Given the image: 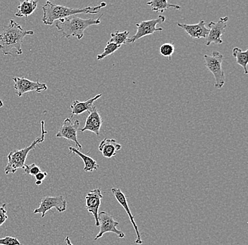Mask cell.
<instances>
[{
	"label": "cell",
	"mask_w": 248,
	"mask_h": 245,
	"mask_svg": "<svg viewBox=\"0 0 248 245\" xmlns=\"http://www.w3.org/2000/svg\"><path fill=\"white\" fill-rule=\"evenodd\" d=\"M47 131L45 129V121L41 122V135L36 138L33 142L29 147H26L23 149L16 150L9 153L7 156V166L4 169V173L6 175L15 174L16 172L19 168H23L26 162V158L31 150H33L37 145L43 142L46 139Z\"/></svg>",
	"instance_id": "obj_4"
},
{
	"label": "cell",
	"mask_w": 248,
	"mask_h": 245,
	"mask_svg": "<svg viewBox=\"0 0 248 245\" xmlns=\"http://www.w3.org/2000/svg\"><path fill=\"white\" fill-rule=\"evenodd\" d=\"M107 4L102 2L98 6L94 7H88L81 9H72L64 6L57 5L51 1H46V4L43 5V22L44 24L51 26L54 24V21L66 17L74 16L78 14H97L101 9L105 7Z\"/></svg>",
	"instance_id": "obj_2"
},
{
	"label": "cell",
	"mask_w": 248,
	"mask_h": 245,
	"mask_svg": "<svg viewBox=\"0 0 248 245\" xmlns=\"http://www.w3.org/2000/svg\"><path fill=\"white\" fill-rule=\"evenodd\" d=\"M69 150L73 154L77 155V156H78L79 157L83 160V163L85 164V172H91H91H93L94 170H98L100 166H99L98 164L97 163V162L93 158L87 156V155L83 154V153L79 151V150L74 148V147H69Z\"/></svg>",
	"instance_id": "obj_19"
},
{
	"label": "cell",
	"mask_w": 248,
	"mask_h": 245,
	"mask_svg": "<svg viewBox=\"0 0 248 245\" xmlns=\"http://www.w3.org/2000/svg\"><path fill=\"white\" fill-rule=\"evenodd\" d=\"M6 205H7V204H4L0 206V226L4 224L8 219L7 211H6L5 209Z\"/></svg>",
	"instance_id": "obj_27"
},
{
	"label": "cell",
	"mask_w": 248,
	"mask_h": 245,
	"mask_svg": "<svg viewBox=\"0 0 248 245\" xmlns=\"http://www.w3.org/2000/svg\"><path fill=\"white\" fill-rule=\"evenodd\" d=\"M128 35H129L128 31L111 33V38H110L108 42L120 46H122V45H126L127 40L128 39Z\"/></svg>",
	"instance_id": "obj_22"
},
{
	"label": "cell",
	"mask_w": 248,
	"mask_h": 245,
	"mask_svg": "<svg viewBox=\"0 0 248 245\" xmlns=\"http://www.w3.org/2000/svg\"><path fill=\"white\" fill-rule=\"evenodd\" d=\"M111 192H112L113 195L114 197L117 200L118 202L120 204V205L124 208L125 212H126L127 215H128L130 221H131V224L133 225V229L136 231V235H137V238L135 240V244L136 245H142L143 243L142 239H141L140 234L139 227H138L137 224L136 223V221L134 219V216L132 214L131 209H130L129 206H128V201H127L126 196L122 192V190L119 188H114L111 189Z\"/></svg>",
	"instance_id": "obj_13"
},
{
	"label": "cell",
	"mask_w": 248,
	"mask_h": 245,
	"mask_svg": "<svg viewBox=\"0 0 248 245\" xmlns=\"http://www.w3.org/2000/svg\"><path fill=\"white\" fill-rule=\"evenodd\" d=\"M228 21H229V17L225 16L219 18L217 22L211 21L208 24L209 32L208 35L206 38V46H210L212 43L217 45L222 44L223 40L221 39V36L226 32Z\"/></svg>",
	"instance_id": "obj_9"
},
{
	"label": "cell",
	"mask_w": 248,
	"mask_h": 245,
	"mask_svg": "<svg viewBox=\"0 0 248 245\" xmlns=\"http://www.w3.org/2000/svg\"><path fill=\"white\" fill-rule=\"evenodd\" d=\"M66 206L67 204L66 199L62 195L57 196H46L42 199L40 206L35 209L33 213H40L42 218H44L46 212H49L52 208L57 209V212L60 213H62L66 210Z\"/></svg>",
	"instance_id": "obj_8"
},
{
	"label": "cell",
	"mask_w": 248,
	"mask_h": 245,
	"mask_svg": "<svg viewBox=\"0 0 248 245\" xmlns=\"http://www.w3.org/2000/svg\"><path fill=\"white\" fill-rule=\"evenodd\" d=\"M38 1L36 0H26L21 1L18 7V12L15 14L17 17H26L32 15L38 7Z\"/></svg>",
	"instance_id": "obj_18"
},
{
	"label": "cell",
	"mask_w": 248,
	"mask_h": 245,
	"mask_svg": "<svg viewBox=\"0 0 248 245\" xmlns=\"http://www.w3.org/2000/svg\"><path fill=\"white\" fill-rule=\"evenodd\" d=\"M166 21V17L160 15L155 19L147 20V21H141L139 24H136L137 32L131 38H128L126 44L133 43L138 40L147 36L149 35H153L155 32H162V28H156L158 24H162Z\"/></svg>",
	"instance_id": "obj_6"
},
{
	"label": "cell",
	"mask_w": 248,
	"mask_h": 245,
	"mask_svg": "<svg viewBox=\"0 0 248 245\" xmlns=\"http://www.w3.org/2000/svg\"><path fill=\"white\" fill-rule=\"evenodd\" d=\"M79 127H80V122L78 119H76L73 122L71 118L66 119L63 121V125L60 127L56 136L57 138H63L74 142L78 149L81 150V144L78 142L77 139V131L79 130Z\"/></svg>",
	"instance_id": "obj_11"
},
{
	"label": "cell",
	"mask_w": 248,
	"mask_h": 245,
	"mask_svg": "<svg viewBox=\"0 0 248 245\" xmlns=\"http://www.w3.org/2000/svg\"><path fill=\"white\" fill-rule=\"evenodd\" d=\"M103 15L96 19H83L74 15L57 20L55 21V26L58 32L61 33L65 38H69L70 37L74 36L78 40H81L84 35L85 29L91 26L100 24V18Z\"/></svg>",
	"instance_id": "obj_3"
},
{
	"label": "cell",
	"mask_w": 248,
	"mask_h": 245,
	"mask_svg": "<svg viewBox=\"0 0 248 245\" xmlns=\"http://www.w3.org/2000/svg\"><path fill=\"white\" fill-rule=\"evenodd\" d=\"M175 46L172 43H166L162 44L159 48V52L164 57H168L170 59L173 54L174 53Z\"/></svg>",
	"instance_id": "obj_24"
},
{
	"label": "cell",
	"mask_w": 248,
	"mask_h": 245,
	"mask_svg": "<svg viewBox=\"0 0 248 245\" xmlns=\"http://www.w3.org/2000/svg\"><path fill=\"white\" fill-rule=\"evenodd\" d=\"M99 226H100V231L98 234L94 237V240H98L103 236L104 234L107 232H112L115 233L119 238H124L125 235L122 231L116 229L119 222L116 221L112 216L105 212H101L98 214Z\"/></svg>",
	"instance_id": "obj_7"
},
{
	"label": "cell",
	"mask_w": 248,
	"mask_h": 245,
	"mask_svg": "<svg viewBox=\"0 0 248 245\" xmlns=\"http://www.w3.org/2000/svg\"><path fill=\"white\" fill-rule=\"evenodd\" d=\"M120 48V46H117V45L114 44V43L108 42V43H107L106 47H105V49H104L103 52L100 54V55H97V60H103L105 57L112 55L113 53H114V52Z\"/></svg>",
	"instance_id": "obj_23"
},
{
	"label": "cell",
	"mask_w": 248,
	"mask_h": 245,
	"mask_svg": "<svg viewBox=\"0 0 248 245\" xmlns=\"http://www.w3.org/2000/svg\"><path fill=\"white\" fill-rule=\"evenodd\" d=\"M22 169L25 174L34 177L41 171L40 167L38 166L35 163H32L31 165L25 164Z\"/></svg>",
	"instance_id": "obj_25"
},
{
	"label": "cell",
	"mask_w": 248,
	"mask_h": 245,
	"mask_svg": "<svg viewBox=\"0 0 248 245\" xmlns=\"http://www.w3.org/2000/svg\"><path fill=\"white\" fill-rule=\"evenodd\" d=\"M177 26H179L183 30L185 31L192 38H196V39L206 38L209 34V29L206 26L205 22L203 20L200 21L199 23L197 24L178 23Z\"/></svg>",
	"instance_id": "obj_15"
},
{
	"label": "cell",
	"mask_w": 248,
	"mask_h": 245,
	"mask_svg": "<svg viewBox=\"0 0 248 245\" xmlns=\"http://www.w3.org/2000/svg\"><path fill=\"white\" fill-rule=\"evenodd\" d=\"M102 121L100 113L97 111L95 106H93L92 111L90 112L86 121H85V126L83 128L79 129L80 131L83 132L85 131H90L99 136L101 127H102Z\"/></svg>",
	"instance_id": "obj_14"
},
{
	"label": "cell",
	"mask_w": 248,
	"mask_h": 245,
	"mask_svg": "<svg viewBox=\"0 0 248 245\" xmlns=\"http://www.w3.org/2000/svg\"><path fill=\"white\" fill-rule=\"evenodd\" d=\"M147 5L150 6L152 10L155 12H164L167 9L173 8L179 10L181 6L177 4H170L167 0H152L147 2Z\"/></svg>",
	"instance_id": "obj_20"
},
{
	"label": "cell",
	"mask_w": 248,
	"mask_h": 245,
	"mask_svg": "<svg viewBox=\"0 0 248 245\" xmlns=\"http://www.w3.org/2000/svg\"><path fill=\"white\" fill-rule=\"evenodd\" d=\"M0 245H23L18 239L13 237H5L0 239Z\"/></svg>",
	"instance_id": "obj_26"
},
{
	"label": "cell",
	"mask_w": 248,
	"mask_h": 245,
	"mask_svg": "<svg viewBox=\"0 0 248 245\" xmlns=\"http://www.w3.org/2000/svg\"><path fill=\"white\" fill-rule=\"evenodd\" d=\"M4 103H3L2 100H0V108H2Z\"/></svg>",
	"instance_id": "obj_31"
},
{
	"label": "cell",
	"mask_w": 248,
	"mask_h": 245,
	"mask_svg": "<svg viewBox=\"0 0 248 245\" xmlns=\"http://www.w3.org/2000/svg\"><path fill=\"white\" fill-rule=\"evenodd\" d=\"M205 66L215 79V87L221 88L225 83L224 71L222 69L224 55L218 51H214L212 55H204Z\"/></svg>",
	"instance_id": "obj_5"
},
{
	"label": "cell",
	"mask_w": 248,
	"mask_h": 245,
	"mask_svg": "<svg viewBox=\"0 0 248 245\" xmlns=\"http://www.w3.org/2000/svg\"><path fill=\"white\" fill-rule=\"evenodd\" d=\"M122 147L115 139H105L100 142L98 149L104 157L110 159L116 156V152L122 149Z\"/></svg>",
	"instance_id": "obj_17"
},
{
	"label": "cell",
	"mask_w": 248,
	"mask_h": 245,
	"mask_svg": "<svg viewBox=\"0 0 248 245\" xmlns=\"http://www.w3.org/2000/svg\"><path fill=\"white\" fill-rule=\"evenodd\" d=\"M42 183H43V182H40V181H36V182H35V184H36V185H40V184H42Z\"/></svg>",
	"instance_id": "obj_30"
},
{
	"label": "cell",
	"mask_w": 248,
	"mask_h": 245,
	"mask_svg": "<svg viewBox=\"0 0 248 245\" xmlns=\"http://www.w3.org/2000/svg\"><path fill=\"white\" fill-rule=\"evenodd\" d=\"M65 243H66V245H74L71 243L69 237H66V238H65Z\"/></svg>",
	"instance_id": "obj_29"
},
{
	"label": "cell",
	"mask_w": 248,
	"mask_h": 245,
	"mask_svg": "<svg viewBox=\"0 0 248 245\" xmlns=\"http://www.w3.org/2000/svg\"><path fill=\"white\" fill-rule=\"evenodd\" d=\"M102 198H103V195L100 188L89 191L85 196V201H86L85 208L89 213L93 214L95 221V226L97 227L99 226V209H100Z\"/></svg>",
	"instance_id": "obj_12"
},
{
	"label": "cell",
	"mask_w": 248,
	"mask_h": 245,
	"mask_svg": "<svg viewBox=\"0 0 248 245\" xmlns=\"http://www.w3.org/2000/svg\"><path fill=\"white\" fill-rule=\"evenodd\" d=\"M34 35L32 31H26L21 25L14 20H10L9 24L4 27L0 33V49L4 55H12V51L15 49L17 55H22L23 38L26 35Z\"/></svg>",
	"instance_id": "obj_1"
},
{
	"label": "cell",
	"mask_w": 248,
	"mask_h": 245,
	"mask_svg": "<svg viewBox=\"0 0 248 245\" xmlns=\"http://www.w3.org/2000/svg\"><path fill=\"white\" fill-rule=\"evenodd\" d=\"M232 56L236 59V63L244 69L245 74H248V49L243 51L239 48H234L232 49Z\"/></svg>",
	"instance_id": "obj_21"
},
{
	"label": "cell",
	"mask_w": 248,
	"mask_h": 245,
	"mask_svg": "<svg viewBox=\"0 0 248 245\" xmlns=\"http://www.w3.org/2000/svg\"><path fill=\"white\" fill-rule=\"evenodd\" d=\"M46 176H47V173H46V172L40 171V173L35 175V179H36V181L43 182V181L46 179Z\"/></svg>",
	"instance_id": "obj_28"
},
{
	"label": "cell",
	"mask_w": 248,
	"mask_h": 245,
	"mask_svg": "<svg viewBox=\"0 0 248 245\" xmlns=\"http://www.w3.org/2000/svg\"><path fill=\"white\" fill-rule=\"evenodd\" d=\"M16 94L18 97H21L26 93L35 91L37 93L47 90L46 83H41L39 82H32L24 77H14Z\"/></svg>",
	"instance_id": "obj_10"
},
{
	"label": "cell",
	"mask_w": 248,
	"mask_h": 245,
	"mask_svg": "<svg viewBox=\"0 0 248 245\" xmlns=\"http://www.w3.org/2000/svg\"><path fill=\"white\" fill-rule=\"evenodd\" d=\"M102 96V94H98V95L94 96L85 101L81 102L78 100H74L71 103V117L74 115H79L85 112H88L90 113L92 111L93 104L96 100H98L99 98Z\"/></svg>",
	"instance_id": "obj_16"
}]
</instances>
